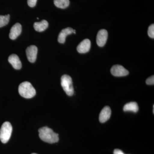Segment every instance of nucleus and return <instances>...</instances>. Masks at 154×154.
Masks as SVG:
<instances>
[{
	"instance_id": "nucleus-19",
	"label": "nucleus",
	"mask_w": 154,
	"mask_h": 154,
	"mask_svg": "<svg viewBox=\"0 0 154 154\" xmlns=\"http://www.w3.org/2000/svg\"><path fill=\"white\" fill-rule=\"evenodd\" d=\"M37 0H28V5L31 8L35 7L36 6Z\"/></svg>"
},
{
	"instance_id": "nucleus-20",
	"label": "nucleus",
	"mask_w": 154,
	"mask_h": 154,
	"mask_svg": "<svg viewBox=\"0 0 154 154\" xmlns=\"http://www.w3.org/2000/svg\"><path fill=\"white\" fill-rule=\"evenodd\" d=\"M114 154H125L121 150L119 149H116L113 152Z\"/></svg>"
},
{
	"instance_id": "nucleus-9",
	"label": "nucleus",
	"mask_w": 154,
	"mask_h": 154,
	"mask_svg": "<svg viewBox=\"0 0 154 154\" xmlns=\"http://www.w3.org/2000/svg\"><path fill=\"white\" fill-rule=\"evenodd\" d=\"M91 47V41L89 39H85L78 45L77 50L80 53H85L90 51Z\"/></svg>"
},
{
	"instance_id": "nucleus-11",
	"label": "nucleus",
	"mask_w": 154,
	"mask_h": 154,
	"mask_svg": "<svg viewBox=\"0 0 154 154\" xmlns=\"http://www.w3.org/2000/svg\"><path fill=\"white\" fill-rule=\"evenodd\" d=\"M8 61L16 69H20L22 68V63L17 54H12L10 55L8 58Z\"/></svg>"
},
{
	"instance_id": "nucleus-1",
	"label": "nucleus",
	"mask_w": 154,
	"mask_h": 154,
	"mask_svg": "<svg viewBox=\"0 0 154 154\" xmlns=\"http://www.w3.org/2000/svg\"><path fill=\"white\" fill-rule=\"evenodd\" d=\"M39 137L42 140L49 143H54L59 141L58 134L48 127H43L38 130Z\"/></svg>"
},
{
	"instance_id": "nucleus-12",
	"label": "nucleus",
	"mask_w": 154,
	"mask_h": 154,
	"mask_svg": "<svg viewBox=\"0 0 154 154\" xmlns=\"http://www.w3.org/2000/svg\"><path fill=\"white\" fill-rule=\"evenodd\" d=\"M74 30L71 28H67L61 30L59 34L58 41L60 43H64L65 42L66 38L68 35L73 33Z\"/></svg>"
},
{
	"instance_id": "nucleus-15",
	"label": "nucleus",
	"mask_w": 154,
	"mask_h": 154,
	"mask_svg": "<svg viewBox=\"0 0 154 154\" xmlns=\"http://www.w3.org/2000/svg\"><path fill=\"white\" fill-rule=\"evenodd\" d=\"M69 0H54L55 5L60 8H66L69 5Z\"/></svg>"
},
{
	"instance_id": "nucleus-4",
	"label": "nucleus",
	"mask_w": 154,
	"mask_h": 154,
	"mask_svg": "<svg viewBox=\"0 0 154 154\" xmlns=\"http://www.w3.org/2000/svg\"><path fill=\"white\" fill-rule=\"evenodd\" d=\"M61 85L68 96H72L73 95L74 91L71 77L67 75H63L61 79Z\"/></svg>"
},
{
	"instance_id": "nucleus-7",
	"label": "nucleus",
	"mask_w": 154,
	"mask_h": 154,
	"mask_svg": "<svg viewBox=\"0 0 154 154\" xmlns=\"http://www.w3.org/2000/svg\"><path fill=\"white\" fill-rule=\"evenodd\" d=\"M38 49L35 45H30L27 48L26 52L28 60L31 63L35 62L37 57Z\"/></svg>"
},
{
	"instance_id": "nucleus-6",
	"label": "nucleus",
	"mask_w": 154,
	"mask_h": 154,
	"mask_svg": "<svg viewBox=\"0 0 154 154\" xmlns=\"http://www.w3.org/2000/svg\"><path fill=\"white\" fill-rule=\"evenodd\" d=\"M108 37V33L107 30L102 29L99 30L97 35L96 42L99 47H103L106 44Z\"/></svg>"
},
{
	"instance_id": "nucleus-13",
	"label": "nucleus",
	"mask_w": 154,
	"mask_h": 154,
	"mask_svg": "<svg viewBox=\"0 0 154 154\" xmlns=\"http://www.w3.org/2000/svg\"><path fill=\"white\" fill-rule=\"evenodd\" d=\"M48 26V22L45 20H43L40 22L34 23V28L36 31L38 32H42L46 30Z\"/></svg>"
},
{
	"instance_id": "nucleus-16",
	"label": "nucleus",
	"mask_w": 154,
	"mask_h": 154,
	"mask_svg": "<svg viewBox=\"0 0 154 154\" xmlns=\"http://www.w3.org/2000/svg\"><path fill=\"white\" fill-rule=\"evenodd\" d=\"M10 15L2 16L0 15V28L4 27L8 25L10 20Z\"/></svg>"
},
{
	"instance_id": "nucleus-5",
	"label": "nucleus",
	"mask_w": 154,
	"mask_h": 154,
	"mask_svg": "<svg viewBox=\"0 0 154 154\" xmlns=\"http://www.w3.org/2000/svg\"><path fill=\"white\" fill-rule=\"evenodd\" d=\"M110 72L112 75L116 77L125 76L129 74L128 70L119 65H116L112 66Z\"/></svg>"
},
{
	"instance_id": "nucleus-10",
	"label": "nucleus",
	"mask_w": 154,
	"mask_h": 154,
	"mask_svg": "<svg viewBox=\"0 0 154 154\" xmlns=\"http://www.w3.org/2000/svg\"><path fill=\"white\" fill-rule=\"evenodd\" d=\"M111 114V110L109 106H105L100 112L99 115V121L101 123H104L110 118Z\"/></svg>"
},
{
	"instance_id": "nucleus-8",
	"label": "nucleus",
	"mask_w": 154,
	"mask_h": 154,
	"mask_svg": "<svg viewBox=\"0 0 154 154\" xmlns=\"http://www.w3.org/2000/svg\"><path fill=\"white\" fill-rule=\"evenodd\" d=\"M22 27L21 24L17 23L12 27L10 31L9 36L11 39L14 40L20 35L22 32Z\"/></svg>"
},
{
	"instance_id": "nucleus-17",
	"label": "nucleus",
	"mask_w": 154,
	"mask_h": 154,
	"mask_svg": "<svg viewBox=\"0 0 154 154\" xmlns=\"http://www.w3.org/2000/svg\"><path fill=\"white\" fill-rule=\"evenodd\" d=\"M148 34L149 36L151 38H154V25L152 24L148 28Z\"/></svg>"
},
{
	"instance_id": "nucleus-22",
	"label": "nucleus",
	"mask_w": 154,
	"mask_h": 154,
	"mask_svg": "<svg viewBox=\"0 0 154 154\" xmlns=\"http://www.w3.org/2000/svg\"><path fill=\"white\" fill-rule=\"evenodd\" d=\"M36 154V153H33V154Z\"/></svg>"
},
{
	"instance_id": "nucleus-2",
	"label": "nucleus",
	"mask_w": 154,
	"mask_h": 154,
	"mask_svg": "<svg viewBox=\"0 0 154 154\" xmlns=\"http://www.w3.org/2000/svg\"><path fill=\"white\" fill-rule=\"evenodd\" d=\"M19 92L20 96L26 99L33 98L36 94V90L28 82H23L19 85Z\"/></svg>"
},
{
	"instance_id": "nucleus-21",
	"label": "nucleus",
	"mask_w": 154,
	"mask_h": 154,
	"mask_svg": "<svg viewBox=\"0 0 154 154\" xmlns=\"http://www.w3.org/2000/svg\"><path fill=\"white\" fill-rule=\"evenodd\" d=\"M73 33H75H75H76L75 30H74Z\"/></svg>"
},
{
	"instance_id": "nucleus-3",
	"label": "nucleus",
	"mask_w": 154,
	"mask_h": 154,
	"mask_svg": "<svg viewBox=\"0 0 154 154\" xmlns=\"http://www.w3.org/2000/svg\"><path fill=\"white\" fill-rule=\"evenodd\" d=\"M13 128L9 122L3 123L0 129V140L3 143H6L10 140L12 134Z\"/></svg>"
},
{
	"instance_id": "nucleus-14",
	"label": "nucleus",
	"mask_w": 154,
	"mask_h": 154,
	"mask_svg": "<svg viewBox=\"0 0 154 154\" xmlns=\"http://www.w3.org/2000/svg\"><path fill=\"white\" fill-rule=\"evenodd\" d=\"M139 110L138 105L136 102H131L125 105L123 107L124 111H132L136 113Z\"/></svg>"
},
{
	"instance_id": "nucleus-18",
	"label": "nucleus",
	"mask_w": 154,
	"mask_h": 154,
	"mask_svg": "<svg viewBox=\"0 0 154 154\" xmlns=\"http://www.w3.org/2000/svg\"><path fill=\"white\" fill-rule=\"evenodd\" d=\"M146 84L148 85H154V76H152L146 80Z\"/></svg>"
}]
</instances>
